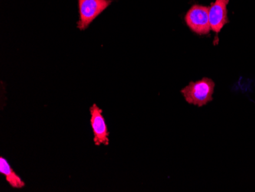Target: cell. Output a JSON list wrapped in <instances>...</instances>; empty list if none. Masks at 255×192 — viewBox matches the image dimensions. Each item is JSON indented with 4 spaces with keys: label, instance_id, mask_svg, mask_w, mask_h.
<instances>
[{
    "label": "cell",
    "instance_id": "6da1fadb",
    "mask_svg": "<svg viewBox=\"0 0 255 192\" xmlns=\"http://www.w3.org/2000/svg\"><path fill=\"white\" fill-rule=\"evenodd\" d=\"M215 83L213 80L204 77L200 81L190 82L182 89L181 93L188 104L203 107L213 100Z\"/></svg>",
    "mask_w": 255,
    "mask_h": 192
},
{
    "label": "cell",
    "instance_id": "7a4b0ae2",
    "mask_svg": "<svg viewBox=\"0 0 255 192\" xmlns=\"http://www.w3.org/2000/svg\"><path fill=\"white\" fill-rule=\"evenodd\" d=\"M111 3L110 0H79L80 20L77 23L79 29L85 30L88 28L103 11Z\"/></svg>",
    "mask_w": 255,
    "mask_h": 192
},
{
    "label": "cell",
    "instance_id": "3957f363",
    "mask_svg": "<svg viewBox=\"0 0 255 192\" xmlns=\"http://www.w3.org/2000/svg\"><path fill=\"white\" fill-rule=\"evenodd\" d=\"M185 21L189 28L198 35H206L211 30L209 17V7L193 5L185 16Z\"/></svg>",
    "mask_w": 255,
    "mask_h": 192
},
{
    "label": "cell",
    "instance_id": "277c9868",
    "mask_svg": "<svg viewBox=\"0 0 255 192\" xmlns=\"http://www.w3.org/2000/svg\"><path fill=\"white\" fill-rule=\"evenodd\" d=\"M90 124L94 132V142L96 146L110 144V132L103 117V112L97 104L90 108Z\"/></svg>",
    "mask_w": 255,
    "mask_h": 192
},
{
    "label": "cell",
    "instance_id": "5b68a950",
    "mask_svg": "<svg viewBox=\"0 0 255 192\" xmlns=\"http://www.w3.org/2000/svg\"><path fill=\"white\" fill-rule=\"evenodd\" d=\"M229 0H216L211 6L209 7L210 28L219 34L222 28L228 23L227 5Z\"/></svg>",
    "mask_w": 255,
    "mask_h": 192
},
{
    "label": "cell",
    "instance_id": "8992f818",
    "mask_svg": "<svg viewBox=\"0 0 255 192\" xmlns=\"http://www.w3.org/2000/svg\"><path fill=\"white\" fill-rule=\"evenodd\" d=\"M0 173L5 176L7 183L14 189H22L25 184L14 172L9 163L4 158H0Z\"/></svg>",
    "mask_w": 255,
    "mask_h": 192
}]
</instances>
